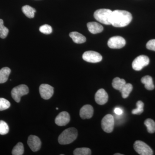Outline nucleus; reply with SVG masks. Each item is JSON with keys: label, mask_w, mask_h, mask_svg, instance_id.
Listing matches in <instances>:
<instances>
[{"label": "nucleus", "mask_w": 155, "mask_h": 155, "mask_svg": "<svg viewBox=\"0 0 155 155\" xmlns=\"http://www.w3.org/2000/svg\"><path fill=\"white\" fill-rule=\"evenodd\" d=\"M132 16L130 12L122 10L113 11L111 18V25L115 27H123L131 22Z\"/></svg>", "instance_id": "1"}, {"label": "nucleus", "mask_w": 155, "mask_h": 155, "mask_svg": "<svg viewBox=\"0 0 155 155\" xmlns=\"http://www.w3.org/2000/svg\"><path fill=\"white\" fill-rule=\"evenodd\" d=\"M78 136L77 129L74 127H70L64 130L59 136L58 142L61 144H68L72 143Z\"/></svg>", "instance_id": "2"}, {"label": "nucleus", "mask_w": 155, "mask_h": 155, "mask_svg": "<svg viewBox=\"0 0 155 155\" xmlns=\"http://www.w3.org/2000/svg\"><path fill=\"white\" fill-rule=\"evenodd\" d=\"M113 11L108 9H101L95 11L94 17L97 21L106 25H111V18Z\"/></svg>", "instance_id": "3"}, {"label": "nucleus", "mask_w": 155, "mask_h": 155, "mask_svg": "<svg viewBox=\"0 0 155 155\" xmlns=\"http://www.w3.org/2000/svg\"><path fill=\"white\" fill-rule=\"evenodd\" d=\"M29 89L28 86L25 84H20L14 87L11 91V96L16 102L19 103L21 97L28 94Z\"/></svg>", "instance_id": "4"}, {"label": "nucleus", "mask_w": 155, "mask_h": 155, "mask_svg": "<svg viewBox=\"0 0 155 155\" xmlns=\"http://www.w3.org/2000/svg\"><path fill=\"white\" fill-rule=\"evenodd\" d=\"M134 148L139 154L152 155L153 150L148 145L140 140H137L134 144Z\"/></svg>", "instance_id": "5"}, {"label": "nucleus", "mask_w": 155, "mask_h": 155, "mask_svg": "<svg viewBox=\"0 0 155 155\" xmlns=\"http://www.w3.org/2000/svg\"><path fill=\"white\" fill-rule=\"evenodd\" d=\"M150 63V59L146 55L139 56L134 59L132 64L133 69L136 71H140L143 67L147 66Z\"/></svg>", "instance_id": "6"}, {"label": "nucleus", "mask_w": 155, "mask_h": 155, "mask_svg": "<svg viewBox=\"0 0 155 155\" xmlns=\"http://www.w3.org/2000/svg\"><path fill=\"white\" fill-rule=\"evenodd\" d=\"M114 124V116L110 114L106 115L102 120V127L103 130L107 133H111L113 131Z\"/></svg>", "instance_id": "7"}, {"label": "nucleus", "mask_w": 155, "mask_h": 155, "mask_svg": "<svg viewBox=\"0 0 155 155\" xmlns=\"http://www.w3.org/2000/svg\"><path fill=\"white\" fill-rule=\"evenodd\" d=\"M82 58L84 61L91 63H98L102 60V57L101 54L94 51L85 52L82 55Z\"/></svg>", "instance_id": "8"}, {"label": "nucleus", "mask_w": 155, "mask_h": 155, "mask_svg": "<svg viewBox=\"0 0 155 155\" xmlns=\"http://www.w3.org/2000/svg\"><path fill=\"white\" fill-rule=\"evenodd\" d=\"M107 44L112 49H120L124 47L126 44L125 39L120 36L113 37L109 39Z\"/></svg>", "instance_id": "9"}, {"label": "nucleus", "mask_w": 155, "mask_h": 155, "mask_svg": "<svg viewBox=\"0 0 155 155\" xmlns=\"http://www.w3.org/2000/svg\"><path fill=\"white\" fill-rule=\"evenodd\" d=\"M39 92L41 96L45 100H48L52 97L54 88L48 84H42L40 86Z\"/></svg>", "instance_id": "10"}, {"label": "nucleus", "mask_w": 155, "mask_h": 155, "mask_svg": "<svg viewBox=\"0 0 155 155\" xmlns=\"http://www.w3.org/2000/svg\"><path fill=\"white\" fill-rule=\"evenodd\" d=\"M27 143L31 150L34 152L38 151L41 147V141L39 138L36 136H29L28 137Z\"/></svg>", "instance_id": "11"}, {"label": "nucleus", "mask_w": 155, "mask_h": 155, "mask_svg": "<svg viewBox=\"0 0 155 155\" xmlns=\"http://www.w3.org/2000/svg\"><path fill=\"white\" fill-rule=\"evenodd\" d=\"M95 100L98 104L101 105L105 104L108 100V95L107 92L104 89H100L95 94Z\"/></svg>", "instance_id": "12"}, {"label": "nucleus", "mask_w": 155, "mask_h": 155, "mask_svg": "<svg viewBox=\"0 0 155 155\" xmlns=\"http://www.w3.org/2000/svg\"><path fill=\"white\" fill-rule=\"evenodd\" d=\"M70 117L69 113L67 112H61L55 119V122L58 126H65L69 123Z\"/></svg>", "instance_id": "13"}, {"label": "nucleus", "mask_w": 155, "mask_h": 155, "mask_svg": "<svg viewBox=\"0 0 155 155\" xmlns=\"http://www.w3.org/2000/svg\"><path fill=\"white\" fill-rule=\"evenodd\" d=\"M94 109L90 105H85L81 109L80 116L81 119H89L93 116Z\"/></svg>", "instance_id": "14"}, {"label": "nucleus", "mask_w": 155, "mask_h": 155, "mask_svg": "<svg viewBox=\"0 0 155 155\" xmlns=\"http://www.w3.org/2000/svg\"><path fill=\"white\" fill-rule=\"evenodd\" d=\"M87 27L89 31L94 34L101 33L104 30L102 25L97 22H88L87 23Z\"/></svg>", "instance_id": "15"}, {"label": "nucleus", "mask_w": 155, "mask_h": 155, "mask_svg": "<svg viewBox=\"0 0 155 155\" xmlns=\"http://www.w3.org/2000/svg\"><path fill=\"white\" fill-rule=\"evenodd\" d=\"M69 36L73 41L76 44H82L86 41V38L77 31H73L69 33Z\"/></svg>", "instance_id": "16"}, {"label": "nucleus", "mask_w": 155, "mask_h": 155, "mask_svg": "<svg viewBox=\"0 0 155 155\" xmlns=\"http://www.w3.org/2000/svg\"><path fill=\"white\" fill-rule=\"evenodd\" d=\"M142 83L144 84L145 87L148 90L151 91L154 89L155 86L153 83L152 78L149 75H146L141 79Z\"/></svg>", "instance_id": "17"}, {"label": "nucleus", "mask_w": 155, "mask_h": 155, "mask_svg": "<svg viewBox=\"0 0 155 155\" xmlns=\"http://www.w3.org/2000/svg\"><path fill=\"white\" fill-rule=\"evenodd\" d=\"M11 72V69L8 67H4L0 70V84L5 83L8 81Z\"/></svg>", "instance_id": "18"}, {"label": "nucleus", "mask_w": 155, "mask_h": 155, "mask_svg": "<svg viewBox=\"0 0 155 155\" xmlns=\"http://www.w3.org/2000/svg\"><path fill=\"white\" fill-rule=\"evenodd\" d=\"M126 84L125 81L124 79H121L119 77H116L113 81L112 86L114 89L119 90L120 92Z\"/></svg>", "instance_id": "19"}, {"label": "nucleus", "mask_w": 155, "mask_h": 155, "mask_svg": "<svg viewBox=\"0 0 155 155\" xmlns=\"http://www.w3.org/2000/svg\"><path fill=\"white\" fill-rule=\"evenodd\" d=\"M22 10L23 14L29 18H33L35 17V14L36 12L35 9L29 5L23 6Z\"/></svg>", "instance_id": "20"}, {"label": "nucleus", "mask_w": 155, "mask_h": 155, "mask_svg": "<svg viewBox=\"0 0 155 155\" xmlns=\"http://www.w3.org/2000/svg\"><path fill=\"white\" fill-rule=\"evenodd\" d=\"M133 89L132 84L130 83L126 84L124 87L122 88L120 92L122 93V97L123 98H126L129 96Z\"/></svg>", "instance_id": "21"}, {"label": "nucleus", "mask_w": 155, "mask_h": 155, "mask_svg": "<svg viewBox=\"0 0 155 155\" xmlns=\"http://www.w3.org/2000/svg\"><path fill=\"white\" fill-rule=\"evenodd\" d=\"M24 148L22 143L19 142L12 150V154L13 155H22L24 153Z\"/></svg>", "instance_id": "22"}, {"label": "nucleus", "mask_w": 155, "mask_h": 155, "mask_svg": "<svg viewBox=\"0 0 155 155\" xmlns=\"http://www.w3.org/2000/svg\"><path fill=\"white\" fill-rule=\"evenodd\" d=\"M145 125L146 126L148 132L153 133L155 132V122L153 119H147L145 121Z\"/></svg>", "instance_id": "23"}, {"label": "nucleus", "mask_w": 155, "mask_h": 155, "mask_svg": "<svg viewBox=\"0 0 155 155\" xmlns=\"http://www.w3.org/2000/svg\"><path fill=\"white\" fill-rule=\"evenodd\" d=\"M91 153V150L86 147L76 148L73 152L74 155H90Z\"/></svg>", "instance_id": "24"}, {"label": "nucleus", "mask_w": 155, "mask_h": 155, "mask_svg": "<svg viewBox=\"0 0 155 155\" xmlns=\"http://www.w3.org/2000/svg\"><path fill=\"white\" fill-rule=\"evenodd\" d=\"M9 29L4 25V21L0 19V38L4 39L8 36Z\"/></svg>", "instance_id": "25"}, {"label": "nucleus", "mask_w": 155, "mask_h": 155, "mask_svg": "<svg viewBox=\"0 0 155 155\" xmlns=\"http://www.w3.org/2000/svg\"><path fill=\"white\" fill-rule=\"evenodd\" d=\"M136 109H134L132 111V114L134 115H140L141 114L143 111L144 104L141 101H138L137 103Z\"/></svg>", "instance_id": "26"}, {"label": "nucleus", "mask_w": 155, "mask_h": 155, "mask_svg": "<svg viewBox=\"0 0 155 155\" xmlns=\"http://www.w3.org/2000/svg\"><path fill=\"white\" fill-rule=\"evenodd\" d=\"M9 128L7 123L3 120H0V134L5 135L8 133Z\"/></svg>", "instance_id": "27"}, {"label": "nucleus", "mask_w": 155, "mask_h": 155, "mask_svg": "<svg viewBox=\"0 0 155 155\" xmlns=\"http://www.w3.org/2000/svg\"><path fill=\"white\" fill-rule=\"evenodd\" d=\"M10 106L11 103L8 100L4 98H0V111L7 110L10 107Z\"/></svg>", "instance_id": "28"}, {"label": "nucleus", "mask_w": 155, "mask_h": 155, "mask_svg": "<svg viewBox=\"0 0 155 155\" xmlns=\"http://www.w3.org/2000/svg\"><path fill=\"white\" fill-rule=\"evenodd\" d=\"M39 31L40 32L44 34L49 35L52 32V28L50 25L45 24L40 27Z\"/></svg>", "instance_id": "29"}, {"label": "nucleus", "mask_w": 155, "mask_h": 155, "mask_svg": "<svg viewBox=\"0 0 155 155\" xmlns=\"http://www.w3.org/2000/svg\"><path fill=\"white\" fill-rule=\"evenodd\" d=\"M146 47L148 50L155 51V39H152L147 43Z\"/></svg>", "instance_id": "30"}, {"label": "nucleus", "mask_w": 155, "mask_h": 155, "mask_svg": "<svg viewBox=\"0 0 155 155\" xmlns=\"http://www.w3.org/2000/svg\"><path fill=\"white\" fill-rule=\"evenodd\" d=\"M114 112H115V114L117 115H121V114H122V113H123V111L122 109H120L119 108H115V110H114Z\"/></svg>", "instance_id": "31"}, {"label": "nucleus", "mask_w": 155, "mask_h": 155, "mask_svg": "<svg viewBox=\"0 0 155 155\" xmlns=\"http://www.w3.org/2000/svg\"><path fill=\"white\" fill-rule=\"evenodd\" d=\"M115 155H122L123 154H121V153H116V154H114Z\"/></svg>", "instance_id": "32"}, {"label": "nucleus", "mask_w": 155, "mask_h": 155, "mask_svg": "<svg viewBox=\"0 0 155 155\" xmlns=\"http://www.w3.org/2000/svg\"><path fill=\"white\" fill-rule=\"evenodd\" d=\"M58 109H58V107L56 108V110H58Z\"/></svg>", "instance_id": "33"}]
</instances>
